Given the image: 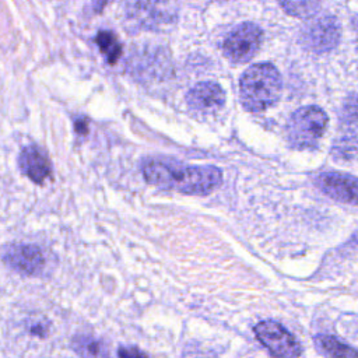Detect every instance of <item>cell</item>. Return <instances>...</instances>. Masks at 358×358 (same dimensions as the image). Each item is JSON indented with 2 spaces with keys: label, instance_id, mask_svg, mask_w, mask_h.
<instances>
[{
  "label": "cell",
  "instance_id": "cell-1",
  "mask_svg": "<svg viewBox=\"0 0 358 358\" xmlns=\"http://www.w3.org/2000/svg\"><path fill=\"white\" fill-rule=\"evenodd\" d=\"M143 176L147 183L186 194H207L222 182L220 168L183 165L161 159H150L143 165Z\"/></svg>",
  "mask_w": 358,
  "mask_h": 358
},
{
  "label": "cell",
  "instance_id": "cell-2",
  "mask_svg": "<svg viewBox=\"0 0 358 358\" xmlns=\"http://www.w3.org/2000/svg\"><path fill=\"white\" fill-rule=\"evenodd\" d=\"M281 85V76L273 64H253L241 77V101L250 112L266 110L277 102Z\"/></svg>",
  "mask_w": 358,
  "mask_h": 358
},
{
  "label": "cell",
  "instance_id": "cell-3",
  "mask_svg": "<svg viewBox=\"0 0 358 358\" xmlns=\"http://www.w3.org/2000/svg\"><path fill=\"white\" fill-rule=\"evenodd\" d=\"M326 112L316 106H302L296 109L287 124V138L295 148H310L317 144L327 127Z\"/></svg>",
  "mask_w": 358,
  "mask_h": 358
},
{
  "label": "cell",
  "instance_id": "cell-4",
  "mask_svg": "<svg viewBox=\"0 0 358 358\" xmlns=\"http://www.w3.org/2000/svg\"><path fill=\"white\" fill-rule=\"evenodd\" d=\"M262 39L263 32L256 24H241L224 41V55L235 63H245L257 53Z\"/></svg>",
  "mask_w": 358,
  "mask_h": 358
},
{
  "label": "cell",
  "instance_id": "cell-5",
  "mask_svg": "<svg viewBox=\"0 0 358 358\" xmlns=\"http://www.w3.org/2000/svg\"><path fill=\"white\" fill-rule=\"evenodd\" d=\"M257 340L274 357H298L302 354L301 344L278 322L263 320L255 326Z\"/></svg>",
  "mask_w": 358,
  "mask_h": 358
},
{
  "label": "cell",
  "instance_id": "cell-6",
  "mask_svg": "<svg viewBox=\"0 0 358 358\" xmlns=\"http://www.w3.org/2000/svg\"><path fill=\"white\" fill-rule=\"evenodd\" d=\"M129 10L131 18L148 29L171 25L176 17L175 0H133Z\"/></svg>",
  "mask_w": 358,
  "mask_h": 358
},
{
  "label": "cell",
  "instance_id": "cell-7",
  "mask_svg": "<svg viewBox=\"0 0 358 358\" xmlns=\"http://www.w3.org/2000/svg\"><path fill=\"white\" fill-rule=\"evenodd\" d=\"M4 263L24 275H39L46 267L45 252L35 245L14 243L3 252Z\"/></svg>",
  "mask_w": 358,
  "mask_h": 358
},
{
  "label": "cell",
  "instance_id": "cell-8",
  "mask_svg": "<svg viewBox=\"0 0 358 358\" xmlns=\"http://www.w3.org/2000/svg\"><path fill=\"white\" fill-rule=\"evenodd\" d=\"M305 45L315 52H329L340 41V27L334 17L323 15L312 21L303 31Z\"/></svg>",
  "mask_w": 358,
  "mask_h": 358
},
{
  "label": "cell",
  "instance_id": "cell-9",
  "mask_svg": "<svg viewBox=\"0 0 358 358\" xmlns=\"http://www.w3.org/2000/svg\"><path fill=\"white\" fill-rule=\"evenodd\" d=\"M316 183L319 189L329 197L348 204H358L357 178L340 172H324L317 176Z\"/></svg>",
  "mask_w": 358,
  "mask_h": 358
},
{
  "label": "cell",
  "instance_id": "cell-10",
  "mask_svg": "<svg viewBox=\"0 0 358 358\" xmlns=\"http://www.w3.org/2000/svg\"><path fill=\"white\" fill-rule=\"evenodd\" d=\"M186 102L190 108L196 110L213 112L224 105L225 92L214 81H201L189 90L186 95Z\"/></svg>",
  "mask_w": 358,
  "mask_h": 358
},
{
  "label": "cell",
  "instance_id": "cell-11",
  "mask_svg": "<svg viewBox=\"0 0 358 358\" xmlns=\"http://www.w3.org/2000/svg\"><path fill=\"white\" fill-rule=\"evenodd\" d=\"M21 172L34 183H42L50 175V162L46 154L36 145L22 148L20 154Z\"/></svg>",
  "mask_w": 358,
  "mask_h": 358
},
{
  "label": "cell",
  "instance_id": "cell-12",
  "mask_svg": "<svg viewBox=\"0 0 358 358\" xmlns=\"http://www.w3.org/2000/svg\"><path fill=\"white\" fill-rule=\"evenodd\" d=\"M95 43L109 64L116 63L122 56V45L117 36L110 31H99L95 36Z\"/></svg>",
  "mask_w": 358,
  "mask_h": 358
},
{
  "label": "cell",
  "instance_id": "cell-13",
  "mask_svg": "<svg viewBox=\"0 0 358 358\" xmlns=\"http://www.w3.org/2000/svg\"><path fill=\"white\" fill-rule=\"evenodd\" d=\"M315 341H316L317 347L326 355H331V357H358L357 350L348 347L347 344L341 343L340 340H337L333 336L320 334V336H316Z\"/></svg>",
  "mask_w": 358,
  "mask_h": 358
},
{
  "label": "cell",
  "instance_id": "cell-14",
  "mask_svg": "<svg viewBox=\"0 0 358 358\" xmlns=\"http://www.w3.org/2000/svg\"><path fill=\"white\" fill-rule=\"evenodd\" d=\"M284 11L289 15L306 18L312 17L320 4V0H278Z\"/></svg>",
  "mask_w": 358,
  "mask_h": 358
},
{
  "label": "cell",
  "instance_id": "cell-15",
  "mask_svg": "<svg viewBox=\"0 0 358 358\" xmlns=\"http://www.w3.org/2000/svg\"><path fill=\"white\" fill-rule=\"evenodd\" d=\"M74 350L81 355H101V344L90 337H77L74 340Z\"/></svg>",
  "mask_w": 358,
  "mask_h": 358
},
{
  "label": "cell",
  "instance_id": "cell-16",
  "mask_svg": "<svg viewBox=\"0 0 358 358\" xmlns=\"http://www.w3.org/2000/svg\"><path fill=\"white\" fill-rule=\"evenodd\" d=\"M120 357H144L145 354L137 348H120L117 352Z\"/></svg>",
  "mask_w": 358,
  "mask_h": 358
},
{
  "label": "cell",
  "instance_id": "cell-17",
  "mask_svg": "<svg viewBox=\"0 0 358 358\" xmlns=\"http://www.w3.org/2000/svg\"><path fill=\"white\" fill-rule=\"evenodd\" d=\"M74 127H76V131L80 133V134H85L88 131V123H87V119L85 117H80L76 120L74 123Z\"/></svg>",
  "mask_w": 358,
  "mask_h": 358
},
{
  "label": "cell",
  "instance_id": "cell-18",
  "mask_svg": "<svg viewBox=\"0 0 358 358\" xmlns=\"http://www.w3.org/2000/svg\"><path fill=\"white\" fill-rule=\"evenodd\" d=\"M355 27H357V36H358V18H357V21H355Z\"/></svg>",
  "mask_w": 358,
  "mask_h": 358
}]
</instances>
